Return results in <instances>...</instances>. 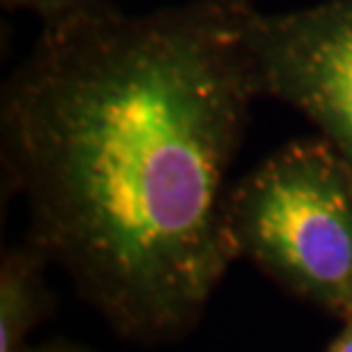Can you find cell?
<instances>
[{
    "instance_id": "cell-7",
    "label": "cell",
    "mask_w": 352,
    "mask_h": 352,
    "mask_svg": "<svg viewBox=\"0 0 352 352\" xmlns=\"http://www.w3.org/2000/svg\"><path fill=\"white\" fill-rule=\"evenodd\" d=\"M23 352H87V350L76 348V346H69V343H48V346L25 348Z\"/></svg>"
},
{
    "instance_id": "cell-4",
    "label": "cell",
    "mask_w": 352,
    "mask_h": 352,
    "mask_svg": "<svg viewBox=\"0 0 352 352\" xmlns=\"http://www.w3.org/2000/svg\"><path fill=\"white\" fill-rule=\"evenodd\" d=\"M44 254L25 243L3 256L0 265V352H23L25 336L44 314Z\"/></svg>"
},
{
    "instance_id": "cell-3",
    "label": "cell",
    "mask_w": 352,
    "mask_h": 352,
    "mask_svg": "<svg viewBox=\"0 0 352 352\" xmlns=\"http://www.w3.org/2000/svg\"><path fill=\"white\" fill-rule=\"evenodd\" d=\"M252 48L261 96L305 115L352 170V0L258 10Z\"/></svg>"
},
{
    "instance_id": "cell-6",
    "label": "cell",
    "mask_w": 352,
    "mask_h": 352,
    "mask_svg": "<svg viewBox=\"0 0 352 352\" xmlns=\"http://www.w3.org/2000/svg\"><path fill=\"white\" fill-rule=\"evenodd\" d=\"M327 352H352V318L343 322V329L327 346Z\"/></svg>"
},
{
    "instance_id": "cell-1",
    "label": "cell",
    "mask_w": 352,
    "mask_h": 352,
    "mask_svg": "<svg viewBox=\"0 0 352 352\" xmlns=\"http://www.w3.org/2000/svg\"><path fill=\"white\" fill-rule=\"evenodd\" d=\"M254 0L108 5L41 28L3 89L30 238L117 334L172 343L231 261L227 176L261 96Z\"/></svg>"
},
{
    "instance_id": "cell-5",
    "label": "cell",
    "mask_w": 352,
    "mask_h": 352,
    "mask_svg": "<svg viewBox=\"0 0 352 352\" xmlns=\"http://www.w3.org/2000/svg\"><path fill=\"white\" fill-rule=\"evenodd\" d=\"M5 10H23L34 14L41 21V28L60 25L67 21L87 16L103 7H108V0H0Z\"/></svg>"
},
{
    "instance_id": "cell-2",
    "label": "cell",
    "mask_w": 352,
    "mask_h": 352,
    "mask_svg": "<svg viewBox=\"0 0 352 352\" xmlns=\"http://www.w3.org/2000/svg\"><path fill=\"white\" fill-rule=\"evenodd\" d=\"M236 258L339 320L352 318V170L325 138L293 140L229 190Z\"/></svg>"
}]
</instances>
